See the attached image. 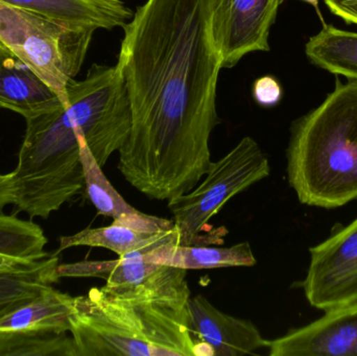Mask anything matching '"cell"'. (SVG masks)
I'll use <instances>...</instances> for the list:
<instances>
[{"label": "cell", "mask_w": 357, "mask_h": 356, "mask_svg": "<svg viewBox=\"0 0 357 356\" xmlns=\"http://www.w3.org/2000/svg\"><path fill=\"white\" fill-rule=\"evenodd\" d=\"M214 1L146 0L123 27L116 67L131 129L117 152L119 171L153 200L190 192L212 162L222 69L212 36Z\"/></svg>", "instance_id": "1"}, {"label": "cell", "mask_w": 357, "mask_h": 356, "mask_svg": "<svg viewBox=\"0 0 357 356\" xmlns=\"http://www.w3.org/2000/svg\"><path fill=\"white\" fill-rule=\"evenodd\" d=\"M65 104L26 119L13 171V205L31 217L47 219L85 188L79 139L85 137L98 164L125 144L131 110L116 66L93 64L82 81L67 86Z\"/></svg>", "instance_id": "2"}, {"label": "cell", "mask_w": 357, "mask_h": 356, "mask_svg": "<svg viewBox=\"0 0 357 356\" xmlns=\"http://www.w3.org/2000/svg\"><path fill=\"white\" fill-rule=\"evenodd\" d=\"M187 279L155 286L92 288L75 297L69 332L79 356H195Z\"/></svg>", "instance_id": "3"}, {"label": "cell", "mask_w": 357, "mask_h": 356, "mask_svg": "<svg viewBox=\"0 0 357 356\" xmlns=\"http://www.w3.org/2000/svg\"><path fill=\"white\" fill-rule=\"evenodd\" d=\"M287 179L298 200L333 209L357 200V82L342 84L294 123Z\"/></svg>", "instance_id": "4"}, {"label": "cell", "mask_w": 357, "mask_h": 356, "mask_svg": "<svg viewBox=\"0 0 357 356\" xmlns=\"http://www.w3.org/2000/svg\"><path fill=\"white\" fill-rule=\"evenodd\" d=\"M94 31L0 1V42L36 71L64 104L67 86L81 70Z\"/></svg>", "instance_id": "5"}, {"label": "cell", "mask_w": 357, "mask_h": 356, "mask_svg": "<svg viewBox=\"0 0 357 356\" xmlns=\"http://www.w3.org/2000/svg\"><path fill=\"white\" fill-rule=\"evenodd\" d=\"M268 157L252 137H243L230 152L211 162L207 173L193 189L167 201L173 213L178 244L183 246L213 242L202 232L210 219L237 194L270 176Z\"/></svg>", "instance_id": "6"}, {"label": "cell", "mask_w": 357, "mask_h": 356, "mask_svg": "<svg viewBox=\"0 0 357 356\" xmlns=\"http://www.w3.org/2000/svg\"><path fill=\"white\" fill-rule=\"evenodd\" d=\"M310 252L302 284L310 304L328 311L357 302V217Z\"/></svg>", "instance_id": "7"}, {"label": "cell", "mask_w": 357, "mask_h": 356, "mask_svg": "<svg viewBox=\"0 0 357 356\" xmlns=\"http://www.w3.org/2000/svg\"><path fill=\"white\" fill-rule=\"evenodd\" d=\"M285 0H215L212 36L222 68H233L252 52L271 49V29Z\"/></svg>", "instance_id": "8"}, {"label": "cell", "mask_w": 357, "mask_h": 356, "mask_svg": "<svg viewBox=\"0 0 357 356\" xmlns=\"http://www.w3.org/2000/svg\"><path fill=\"white\" fill-rule=\"evenodd\" d=\"M271 356H357V302L266 342Z\"/></svg>", "instance_id": "9"}, {"label": "cell", "mask_w": 357, "mask_h": 356, "mask_svg": "<svg viewBox=\"0 0 357 356\" xmlns=\"http://www.w3.org/2000/svg\"><path fill=\"white\" fill-rule=\"evenodd\" d=\"M188 325L195 342L205 343L213 356L254 355L266 348L268 340L255 324L225 314L202 295L189 299Z\"/></svg>", "instance_id": "10"}, {"label": "cell", "mask_w": 357, "mask_h": 356, "mask_svg": "<svg viewBox=\"0 0 357 356\" xmlns=\"http://www.w3.org/2000/svg\"><path fill=\"white\" fill-rule=\"evenodd\" d=\"M148 251L112 261H84L59 265L58 275L60 278H100L106 281V286L128 290L187 279L185 270L149 263L146 259Z\"/></svg>", "instance_id": "11"}, {"label": "cell", "mask_w": 357, "mask_h": 356, "mask_svg": "<svg viewBox=\"0 0 357 356\" xmlns=\"http://www.w3.org/2000/svg\"><path fill=\"white\" fill-rule=\"evenodd\" d=\"M63 104L36 71L0 42V109L18 113L26 121Z\"/></svg>", "instance_id": "12"}, {"label": "cell", "mask_w": 357, "mask_h": 356, "mask_svg": "<svg viewBox=\"0 0 357 356\" xmlns=\"http://www.w3.org/2000/svg\"><path fill=\"white\" fill-rule=\"evenodd\" d=\"M79 157L88 199L98 212L112 219L113 223L139 231L165 233L175 229L173 219L146 215L129 204L102 173L85 137L79 139Z\"/></svg>", "instance_id": "13"}, {"label": "cell", "mask_w": 357, "mask_h": 356, "mask_svg": "<svg viewBox=\"0 0 357 356\" xmlns=\"http://www.w3.org/2000/svg\"><path fill=\"white\" fill-rule=\"evenodd\" d=\"M46 18L93 29L123 27L134 13L121 0H0Z\"/></svg>", "instance_id": "14"}, {"label": "cell", "mask_w": 357, "mask_h": 356, "mask_svg": "<svg viewBox=\"0 0 357 356\" xmlns=\"http://www.w3.org/2000/svg\"><path fill=\"white\" fill-rule=\"evenodd\" d=\"M149 263L185 270L220 269V268L254 267L256 258L249 242L234 246L208 248L197 245L183 246L171 242L146 252Z\"/></svg>", "instance_id": "15"}, {"label": "cell", "mask_w": 357, "mask_h": 356, "mask_svg": "<svg viewBox=\"0 0 357 356\" xmlns=\"http://www.w3.org/2000/svg\"><path fill=\"white\" fill-rule=\"evenodd\" d=\"M75 297L50 286L40 296L0 319V332L66 334Z\"/></svg>", "instance_id": "16"}, {"label": "cell", "mask_w": 357, "mask_h": 356, "mask_svg": "<svg viewBox=\"0 0 357 356\" xmlns=\"http://www.w3.org/2000/svg\"><path fill=\"white\" fill-rule=\"evenodd\" d=\"M178 242L176 229L165 233L139 231L127 226L112 223L107 227L87 228L73 235L61 236L56 253L73 247L102 248L116 253L119 257L140 251L152 250L167 242Z\"/></svg>", "instance_id": "17"}, {"label": "cell", "mask_w": 357, "mask_h": 356, "mask_svg": "<svg viewBox=\"0 0 357 356\" xmlns=\"http://www.w3.org/2000/svg\"><path fill=\"white\" fill-rule=\"evenodd\" d=\"M58 253L23 269L0 271V319L47 290L61 279Z\"/></svg>", "instance_id": "18"}, {"label": "cell", "mask_w": 357, "mask_h": 356, "mask_svg": "<svg viewBox=\"0 0 357 356\" xmlns=\"http://www.w3.org/2000/svg\"><path fill=\"white\" fill-rule=\"evenodd\" d=\"M47 238L33 222L0 215V271L29 267L52 253L44 250Z\"/></svg>", "instance_id": "19"}, {"label": "cell", "mask_w": 357, "mask_h": 356, "mask_svg": "<svg viewBox=\"0 0 357 356\" xmlns=\"http://www.w3.org/2000/svg\"><path fill=\"white\" fill-rule=\"evenodd\" d=\"M308 60L335 75L357 82V33L324 26L305 45Z\"/></svg>", "instance_id": "20"}, {"label": "cell", "mask_w": 357, "mask_h": 356, "mask_svg": "<svg viewBox=\"0 0 357 356\" xmlns=\"http://www.w3.org/2000/svg\"><path fill=\"white\" fill-rule=\"evenodd\" d=\"M0 356H79L66 334L0 332Z\"/></svg>", "instance_id": "21"}, {"label": "cell", "mask_w": 357, "mask_h": 356, "mask_svg": "<svg viewBox=\"0 0 357 356\" xmlns=\"http://www.w3.org/2000/svg\"><path fill=\"white\" fill-rule=\"evenodd\" d=\"M253 98L262 107H273L282 98L280 84L271 75H264L254 82Z\"/></svg>", "instance_id": "22"}, {"label": "cell", "mask_w": 357, "mask_h": 356, "mask_svg": "<svg viewBox=\"0 0 357 356\" xmlns=\"http://www.w3.org/2000/svg\"><path fill=\"white\" fill-rule=\"evenodd\" d=\"M331 13L345 22L357 24V0H325Z\"/></svg>", "instance_id": "23"}, {"label": "cell", "mask_w": 357, "mask_h": 356, "mask_svg": "<svg viewBox=\"0 0 357 356\" xmlns=\"http://www.w3.org/2000/svg\"><path fill=\"white\" fill-rule=\"evenodd\" d=\"M15 186L13 173H0V215L4 207L14 203Z\"/></svg>", "instance_id": "24"}, {"label": "cell", "mask_w": 357, "mask_h": 356, "mask_svg": "<svg viewBox=\"0 0 357 356\" xmlns=\"http://www.w3.org/2000/svg\"><path fill=\"white\" fill-rule=\"evenodd\" d=\"M303 1L307 2V3L312 4V6H314V8L318 10L319 6V0H303Z\"/></svg>", "instance_id": "25"}]
</instances>
